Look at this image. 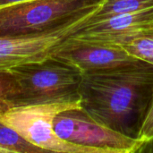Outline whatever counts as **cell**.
<instances>
[{"mask_svg": "<svg viewBox=\"0 0 153 153\" xmlns=\"http://www.w3.org/2000/svg\"><path fill=\"white\" fill-rule=\"evenodd\" d=\"M153 92V65L134 63L82 74L80 105L100 125L138 140Z\"/></svg>", "mask_w": 153, "mask_h": 153, "instance_id": "1", "label": "cell"}, {"mask_svg": "<svg viewBox=\"0 0 153 153\" xmlns=\"http://www.w3.org/2000/svg\"><path fill=\"white\" fill-rule=\"evenodd\" d=\"M18 83V92L4 107L50 102H80L79 88L82 72L53 56L45 61L9 70Z\"/></svg>", "mask_w": 153, "mask_h": 153, "instance_id": "2", "label": "cell"}, {"mask_svg": "<svg viewBox=\"0 0 153 153\" xmlns=\"http://www.w3.org/2000/svg\"><path fill=\"white\" fill-rule=\"evenodd\" d=\"M103 0H30L0 9V36L43 32L97 10Z\"/></svg>", "mask_w": 153, "mask_h": 153, "instance_id": "3", "label": "cell"}, {"mask_svg": "<svg viewBox=\"0 0 153 153\" xmlns=\"http://www.w3.org/2000/svg\"><path fill=\"white\" fill-rule=\"evenodd\" d=\"M81 108L80 102H50L0 108V123L13 128L30 143L45 152L104 153L61 139L54 130V119L61 112Z\"/></svg>", "mask_w": 153, "mask_h": 153, "instance_id": "4", "label": "cell"}, {"mask_svg": "<svg viewBox=\"0 0 153 153\" xmlns=\"http://www.w3.org/2000/svg\"><path fill=\"white\" fill-rule=\"evenodd\" d=\"M54 130L66 142L104 153H135L143 143L100 125L81 108L59 113L54 119Z\"/></svg>", "mask_w": 153, "mask_h": 153, "instance_id": "5", "label": "cell"}, {"mask_svg": "<svg viewBox=\"0 0 153 153\" xmlns=\"http://www.w3.org/2000/svg\"><path fill=\"white\" fill-rule=\"evenodd\" d=\"M149 29H153V8L95 21L75 30L73 36L85 41L122 46Z\"/></svg>", "mask_w": 153, "mask_h": 153, "instance_id": "6", "label": "cell"}, {"mask_svg": "<svg viewBox=\"0 0 153 153\" xmlns=\"http://www.w3.org/2000/svg\"><path fill=\"white\" fill-rule=\"evenodd\" d=\"M56 57L79 68L82 74L111 69L138 61L121 46L85 41L72 37L67 48Z\"/></svg>", "mask_w": 153, "mask_h": 153, "instance_id": "7", "label": "cell"}, {"mask_svg": "<svg viewBox=\"0 0 153 153\" xmlns=\"http://www.w3.org/2000/svg\"><path fill=\"white\" fill-rule=\"evenodd\" d=\"M152 8H153V0H103L100 6L82 22L80 28L113 15L135 13Z\"/></svg>", "mask_w": 153, "mask_h": 153, "instance_id": "8", "label": "cell"}, {"mask_svg": "<svg viewBox=\"0 0 153 153\" xmlns=\"http://www.w3.org/2000/svg\"><path fill=\"white\" fill-rule=\"evenodd\" d=\"M121 47L130 56L153 65V29L136 34Z\"/></svg>", "mask_w": 153, "mask_h": 153, "instance_id": "9", "label": "cell"}, {"mask_svg": "<svg viewBox=\"0 0 153 153\" xmlns=\"http://www.w3.org/2000/svg\"><path fill=\"white\" fill-rule=\"evenodd\" d=\"M0 147L10 153H39L45 151L30 143L13 128L0 123Z\"/></svg>", "mask_w": 153, "mask_h": 153, "instance_id": "10", "label": "cell"}, {"mask_svg": "<svg viewBox=\"0 0 153 153\" xmlns=\"http://www.w3.org/2000/svg\"><path fill=\"white\" fill-rule=\"evenodd\" d=\"M18 83L13 74L9 71H0V108H4L6 101L18 92Z\"/></svg>", "mask_w": 153, "mask_h": 153, "instance_id": "11", "label": "cell"}, {"mask_svg": "<svg viewBox=\"0 0 153 153\" xmlns=\"http://www.w3.org/2000/svg\"><path fill=\"white\" fill-rule=\"evenodd\" d=\"M152 139H153V92L138 135V140L142 142L150 141Z\"/></svg>", "mask_w": 153, "mask_h": 153, "instance_id": "12", "label": "cell"}, {"mask_svg": "<svg viewBox=\"0 0 153 153\" xmlns=\"http://www.w3.org/2000/svg\"><path fill=\"white\" fill-rule=\"evenodd\" d=\"M135 153H153V139L143 142Z\"/></svg>", "mask_w": 153, "mask_h": 153, "instance_id": "13", "label": "cell"}, {"mask_svg": "<svg viewBox=\"0 0 153 153\" xmlns=\"http://www.w3.org/2000/svg\"><path fill=\"white\" fill-rule=\"evenodd\" d=\"M26 1H30V0H0V9L8 7L11 5H14L17 4H21Z\"/></svg>", "mask_w": 153, "mask_h": 153, "instance_id": "14", "label": "cell"}, {"mask_svg": "<svg viewBox=\"0 0 153 153\" xmlns=\"http://www.w3.org/2000/svg\"><path fill=\"white\" fill-rule=\"evenodd\" d=\"M0 153H10L7 150H5V149H4V148H2V147H0Z\"/></svg>", "mask_w": 153, "mask_h": 153, "instance_id": "15", "label": "cell"}]
</instances>
